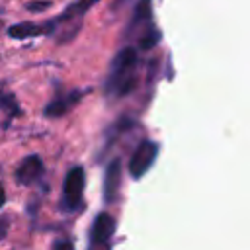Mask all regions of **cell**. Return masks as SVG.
<instances>
[{"label":"cell","mask_w":250,"mask_h":250,"mask_svg":"<svg viewBox=\"0 0 250 250\" xmlns=\"http://www.w3.org/2000/svg\"><path fill=\"white\" fill-rule=\"evenodd\" d=\"M6 205V189H4V184L0 182V209Z\"/></svg>","instance_id":"obj_14"},{"label":"cell","mask_w":250,"mask_h":250,"mask_svg":"<svg viewBox=\"0 0 250 250\" xmlns=\"http://www.w3.org/2000/svg\"><path fill=\"white\" fill-rule=\"evenodd\" d=\"M45 35V25L43 21H20L8 27V37L12 39H31V37H39Z\"/></svg>","instance_id":"obj_10"},{"label":"cell","mask_w":250,"mask_h":250,"mask_svg":"<svg viewBox=\"0 0 250 250\" xmlns=\"http://www.w3.org/2000/svg\"><path fill=\"white\" fill-rule=\"evenodd\" d=\"M139 84V51L137 47H123L117 51L109 64L104 84V94L111 100L129 96Z\"/></svg>","instance_id":"obj_1"},{"label":"cell","mask_w":250,"mask_h":250,"mask_svg":"<svg viewBox=\"0 0 250 250\" xmlns=\"http://www.w3.org/2000/svg\"><path fill=\"white\" fill-rule=\"evenodd\" d=\"M127 37L135 39L141 51H150L160 41V31L152 25V0H139L127 25Z\"/></svg>","instance_id":"obj_3"},{"label":"cell","mask_w":250,"mask_h":250,"mask_svg":"<svg viewBox=\"0 0 250 250\" xmlns=\"http://www.w3.org/2000/svg\"><path fill=\"white\" fill-rule=\"evenodd\" d=\"M158 156V145L154 141H141V145L133 150L129 158V174L133 180H141L154 164Z\"/></svg>","instance_id":"obj_5"},{"label":"cell","mask_w":250,"mask_h":250,"mask_svg":"<svg viewBox=\"0 0 250 250\" xmlns=\"http://www.w3.org/2000/svg\"><path fill=\"white\" fill-rule=\"evenodd\" d=\"M102 0H74L70 2L59 16L43 21L45 25V35L57 37V43H66L70 41L82 25V18Z\"/></svg>","instance_id":"obj_2"},{"label":"cell","mask_w":250,"mask_h":250,"mask_svg":"<svg viewBox=\"0 0 250 250\" xmlns=\"http://www.w3.org/2000/svg\"><path fill=\"white\" fill-rule=\"evenodd\" d=\"M53 250H74V244L70 238H59L53 246Z\"/></svg>","instance_id":"obj_13"},{"label":"cell","mask_w":250,"mask_h":250,"mask_svg":"<svg viewBox=\"0 0 250 250\" xmlns=\"http://www.w3.org/2000/svg\"><path fill=\"white\" fill-rule=\"evenodd\" d=\"M117 221L107 211H102L94 217L92 229H90V244H111V238L115 234Z\"/></svg>","instance_id":"obj_8"},{"label":"cell","mask_w":250,"mask_h":250,"mask_svg":"<svg viewBox=\"0 0 250 250\" xmlns=\"http://www.w3.org/2000/svg\"><path fill=\"white\" fill-rule=\"evenodd\" d=\"M88 250H111V244H90Z\"/></svg>","instance_id":"obj_15"},{"label":"cell","mask_w":250,"mask_h":250,"mask_svg":"<svg viewBox=\"0 0 250 250\" xmlns=\"http://www.w3.org/2000/svg\"><path fill=\"white\" fill-rule=\"evenodd\" d=\"M121 189V158H113L107 162L105 172H104V201L113 203L117 201Z\"/></svg>","instance_id":"obj_9"},{"label":"cell","mask_w":250,"mask_h":250,"mask_svg":"<svg viewBox=\"0 0 250 250\" xmlns=\"http://www.w3.org/2000/svg\"><path fill=\"white\" fill-rule=\"evenodd\" d=\"M53 2L51 0H31V2H25V10L29 12H43L47 8H51Z\"/></svg>","instance_id":"obj_12"},{"label":"cell","mask_w":250,"mask_h":250,"mask_svg":"<svg viewBox=\"0 0 250 250\" xmlns=\"http://www.w3.org/2000/svg\"><path fill=\"white\" fill-rule=\"evenodd\" d=\"M43 174H45L43 158L39 154H29L18 164V168L14 172V178L20 186L31 188V186H35L43 180Z\"/></svg>","instance_id":"obj_7"},{"label":"cell","mask_w":250,"mask_h":250,"mask_svg":"<svg viewBox=\"0 0 250 250\" xmlns=\"http://www.w3.org/2000/svg\"><path fill=\"white\" fill-rule=\"evenodd\" d=\"M84 186L86 174L82 166H72L62 184V197H61V211L62 213H76L84 207Z\"/></svg>","instance_id":"obj_4"},{"label":"cell","mask_w":250,"mask_h":250,"mask_svg":"<svg viewBox=\"0 0 250 250\" xmlns=\"http://www.w3.org/2000/svg\"><path fill=\"white\" fill-rule=\"evenodd\" d=\"M90 90L84 88V90H61L43 109V115L49 117V119H57V117H62L66 115Z\"/></svg>","instance_id":"obj_6"},{"label":"cell","mask_w":250,"mask_h":250,"mask_svg":"<svg viewBox=\"0 0 250 250\" xmlns=\"http://www.w3.org/2000/svg\"><path fill=\"white\" fill-rule=\"evenodd\" d=\"M0 109L6 113L8 121H12V119H16V117L21 115L20 102H18L16 94H12V92H2L0 94Z\"/></svg>","instance_id":"obj_11"},{"label":"cell","mask_w":250,"mask_h":250,"mask_svg":"<svg viewBox=\"0 0 250 250\" xmlns=\"http://www.w3.org/2000/svg\"><path fill=\"white\" fill-rule=\"evenodd\" d=\"M2 92H4V84L0 82V94H2Z\"/></svg>","instance_id":"obj_16"}]
</instances>
